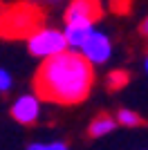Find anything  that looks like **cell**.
I'll return each instance as SVG.
<instances>
[{
    "mask_svg": "<svg viewBox=\"0 0 148 150\" xmlns=\"http://www.w3.org/2000/svg\"><path fill=\"white\" fill-rule=\"evenodd\" d=\"M34 76V94L58 105H76L88 99L94 83V65L76 50H65L56 56L43 58Z\"/></svg>",
    "mask_w": 148,
    "mask_h": 150,
    "instance_id": "obj_1",
    "label": "cell"
},
{
    "mask_svg": "<svg viewBox=\"0 0 148 150\" xmlns=\"http://www.w3.org/2000/svg\"><path fill=\"white\" fill-rule=\"evenodd\" d=\"M43 11L31 2H14L0 9V38L18 40L43 27Z\"/></svg>",
    "mask_w": 148,
    "mask_h": 150,
    "instance_id": "obj_2",
    "label": "cell"
},
{
    "mask_svg": "<svg viewBox=\"0 0 148 150\" xmlns=\"http://www.w3.org/2000/svg\"><path fill=\"white\" fill-rule=\"evenodd\" d=\"M25 40H27L29 54L31 56H38V58H49V56H56V54H61V52L68 50V40L63 36V31L49 29V27L36 29L31 36L25 38Z\"/></svg>",
    "mask_w": 148,
    "mask_h": 150,
    "instance_id": "obj_3",
    "label": "cell"
},
{
    "mask_svg": "<svg viewBox=\"0 0 148 150\" xmlns=\"http://www.w3.org/2000/svg\"><path fill=\"white\" fill-rule=\"evenodd\" d=\"M79 52L83 54V58H85L90 65H101V63H105L110 58L112 43H110V38H108V34L92 29V34L85 38V43L81 45Z\"/></svg>",
    "mask_w": 148,
    "mask_h": 150,
    "instance_id": "obj_4",
    "label": "cell"
},
{
    "mask_svg": "<svg viewBox=\"0 0 148 150\" xmlns=\"http://www.w3.org/2000/svg\"><path fill=\"white\" fill-rule=\"evenodd\" d=\"M103 16L101 0H72L65 9V23H97Z\"/></svg>",
    "mask_w": 148,
    "mask_h": 150,
    "instance_id": "obj_5",
    "label": "cell"
},
{
    "mask_svg": "<svg viewBox=\"0 0 148 150\" xmlns=\"http://www.w3.org/2000/svg\"><path fill=\"white\" fill-rule=\"evenodd\" d=\"M38 114H41V103H38L36 94H23V96L11 105L14 121H18V123H23V125L36 123Z\"/></svg>",
    "mask_w": 148,
    "mask_h": 150,
    "instance_id": "obj_6",
    "label": "cell"
},
{
    "mask_svg": "<svg viewBox=\"0 0 148 150\" xmlns=\"http://www.w3.org/2000/svg\"><path fill=\"white\" fill-rule=\"evenodd\" d=\"M92 29H94L92 23H65L63 36L68 40V50H81V45L92 34Z\"/></svg>",
    "mask_w": 148,
    "mask_h": 150,
    "instance_id": "obj_7",
    "label": "cell"
},
{
    "mask_svg": "<svg viewBox=\"0 0 148 150\" xmlns=\"http://www.w3.org/2000/svg\"><path fill=\"white\" fill-rule=\"evenodd\" d=\"M115 128H117V119H112L108 114H99L90 123V134L92 137H103V134H110Z\"/></svg>",
    "mask_w": 148,
    "mask_h": 150,
    "instance_id": "obj_8",
    "label": "cell"
},
{
    "mask_svg": "<svg viewBox=\"0 0 148 150\" xmlns=\"http://www.w3.org/2000/svg\"><path fill=\"white\" fill-rule=\"evenodd\" d=\"M117 123H121V125H126V128H137V125H142L144 123V119L139 117L137 112H132V110H119L117 112Z\"/></svg>",
    "mask_w": 148,
    "mask_h": 150,
    "instance_id": "obj_9",
    "label": "cell"
},
{
    "mask_svg": "<svg viewBox=\"0 0 148 150\" xmlns=\"http://www.w3.org/2000/svg\"><path fill=\"white\" fill-rule=\"evenodd\" d=\"M126 83H128V74L121 72V69L108 74V88H110V90H119V88H123Z\"/></svg>",
    "mask_w": 148,
    "mask_h": 150,
    "instance_id": "obj_10",
    "label": "cell"
},
{
    "mask_svg": "<svg viewBox=\"0 0 148 150\" xmlns=\"http://www.w3.org/2000/svg\"><path fill=\"white\" fill-rule=\"evenodd\" d=\"M27 150H70L63 141H52V144H31Z\"/></svg>",
    "mask_w": 148,
    "mask_h": 150,
    "instance_id": "obj_11",
    "label": "cell"
},
{
    "mask_svg": "<svg viewBox=\"0 0 148 150\" xmlns=\"http://www.w3.org/2000/svg\"><path fill=\"white\" fill-rule=\"evenodd\" d=\"M9 88H11V76L7 69H0V92H7Z\"/></svg>",
    "mask_w": 148,
    "mask_h": 150,
    "instance_id": "obj_12",
    "label": "cell"
},
{
    "mask_svg": "<svg viewBox=\"0 0 148 150\" xmlns=\"http://www.w3.org/2000/svg\"><path fill=\"white\" fill-rule=\"evenodd\" d=\"M142 34H146V36H148V16L144 18V23H142Z\"/></svg>",
    "mask_w": 148,
    "mask_h": 150,
    "instance_id": "obj_13",
    "label": "cell"
},
{
    "mask_svg": "<svg viewBox=\"0 0 148 150\" xmlns=\"http://www.w3.org/2000/svg\"><path fill=\"white\" fill-rule=\"evenodd\" d=\"M144 69H146V74H148V54H146V61H144Z\"/></svg>",
    "mask_w": 148,
    "mask_h": 150,
    "instance_id": "obj_14",
    "label": "cell"
}]
</instances>
